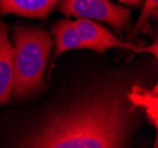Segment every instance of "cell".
I'll return each mask as SVG.
<instances>
[{
  "instance_id": "6da1fadb",
  "label": "cell",
  "mask_w": 158,
  "mask_h": 148,
  "mask_svg": "<svg viewBox=\"0 0 158 148\" xmlns=\"http://www.w3.org/2000/svg\"><path fill=\"white\" fill-rule=\"evenodd\" d=\"M131 85L123 76L90 85L32 122L8 148H130L139 111L127 98Z\"/></svg>"
},
{
  "instance_id": "7a4b0ae2",
  "label": "cell",
  "mask_w": 158,
  "mask_h": 148,
  "mask_svg": "<svg viewBox=\"0 0 158 148\" xmlns=\"http://www.w3.org/2000/svg\"><path fill=\"white\" fill-rule=\"evenodd\" d=\"M52 47V38L43 27L15 25L13 28V94L26 98L45 89L44 74Z\"/></svg>"
},
{
  "instance_id": "3957f363",
  "label": "cell",
  "mask_w": 158,
  "mask_h": 148,
  "mask_svg": "<svg viewBox=\"0 0 158 148\" xmlns=\"http://www.w3.org/2000/svg\"><path fill=\"white\" fill-rule=\"evenodd\" d=\"M59 11L66 17L105 21L117 33L124 32L130 26V11L110 0H61Z\"/></svg>"
},
{
  "instance_id": "277c9868",
  "label": "cell",
  "mask_w": 158,
  "mask_h": 148,
  "mask_svg": "<svg viewBox=\"0 0 158 148\" xmlns=\"http://www.w3.org/2000/svg\"><path fill=\"white\" fill-rule=\"evenodd\" d=\"M73 26L78 34L80 49H91L93 51L103 54L109 49H125L135 52H148L157 57V43L149 46L136 45L133 43L118 39L116 36L97 23L87 19H77L73 21Z\"/></svg>"
},
{
  "instance_id": "5b68a950",
  "label": "cell",
  "mask_w": 158,
  "mask_h": 148,
  "mask_svg": "<svg viewBox=\"0 0 158 148\" xmlns=\"http://www.w3.org/2000/svg\"><path fill=\"white\" fill-rule=\"evenodd\" d=\"M13 51L8 41V26L0 19V106L5 104L13 93Z\"/></svg>"
},
{
  "instance_id": "8992f818",
  "label": "cell",
  "mask_w": 158,
  "mask_h": 148,
  "mask_svg": "<svg viewBox=\"0 0 158 148\" xmlns=\"http://www.w3.org/2000/svg\"><path fill=\"white\" fill-rule=\"evenodd\" d=\"M61 0H0V14L45 19Z\"/></svg>"
},
{
  "instance_id": "52a82bcc",
  "label": "cell",
  "mask_w": 158,
  "mask_h": 148,
  "mask_svg": "<svg viewBox=\"0 0 158 148\" xmlns=\"http://www.w3.org/2000/svg\"><path fill=\"white\" fill-rule=\"evenodd\" d=\"M127 98L136 108L139 110L142 109L145 111L149 121L152 122V124L157 129L158 121V94L157 85H155L153 89H146L139 84H132L129 93Z\"/></svg>"
},
{
  "instance_id": "ba28073f",
  "label": "cell",
  "mask_w": 158,
  "mask_h": 148,
  "mask_svg": "<svg viewBox=\"0 0 158 148\" xmlns=\"http://www.w3.org/2000/svg\"><path fill=\"white\" fill-rule=\"evenodd\" d=\"M52 33L56 38L54 59L69 50L80 49L78 34L76 32L72 20L61 19L54 23L52 26Z\"/></svg>"
},
{
  "instance_id": "9c48e42d",
  "label": "cell",
  "mask_w": 158,
  "mask_h": 148,
  "mask_svg": "<svg viewBox=\"0 0 158 148\" xmlns=\"http://www.w3.org/2000/svg\"><path fill=\"white\" fill-rule=\"evenodd\" d=\"M157 14H158V0H145L144 7L142 10V13L139 15L138 20L136 23L133 30L129 34V38L132 39L139 32H146V31H149L150 30L149 18L150 17L157 18Z\"/></svg>"
},
{
  "instance_id": "30bf717a",
  "label": "cell",
  "mask_w": 158,
  "mask_h": 148,
  "mask_svg": "<svg viewBox=\"0 0 158 148\" xmlns=\"http://www.w3.org/2000/svg\"><path fill=\"white\" fill-rule=\"evenodd\" d=\"M122 2H125L127 5H131V6H137L142 2V0H119Z\"/></svg>"
},
{
  "instance_id": "8fae6325",
  "label": "cell",
  "mask_w": 158,
  "mask_h": 148,
  "mask_svg": "<svg viewBox=\"0 0 158 148\" xmlns=\"http://www.w3.org/2000/svg\"><path fill=\"white\" fill-rule=\"evenodd\" d=\"M155 148H157V140L155 141Z\"/></svg>"
}]
</instances>
